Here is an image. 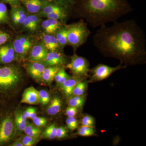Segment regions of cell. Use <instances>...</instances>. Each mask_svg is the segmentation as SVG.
Returning a JSON list of instances; mask_svg holds the SVG:
<instances>
[{
	"instance_id": "6da1fadb",
	"label": "cell",
	"mask_w": 146,
	"mask_h": 146,
	"mask_svg": "<svg viewBox=\"0 0 146 146\" xmlns=\"http://www.w3.org/2000/svg\"><path fill=\"white\" fill-rule=\"evenodd\" d=\"M95 47L106 56L126 65L145 62L146 39L143 31L133 19L100 27L93 37Z\"/></svg>"
},
{
	"instance_id": "7a4b0ae2",
	"label": "cell",
	"mask_w": 146,
	"mask_h": 146,
	"mask_svg": "<svg viewBox=\"0 0 146 146\" xmlns=\"http://www.w3.org/2000/svg\"><path fill=\"white\" fill-rule=\"evenodd\" d=\"M73 5L75 17L94 28L117 22L133 11L127 0H76Z\"/></svg>"
},
{
	"instance_id": "3957f363",
	"label": "cell",
	"mask_w": 146,
	"mask_h": 146,
	"mask_svg": "<svg viewBox=\"0 0 146 146\" xmlns=\"http://www.w3.org/2000/svg\"><path fill=\"white\" fill-rule=\"evenodd\" d=\"M68 29V44L76 51L87 41L91 32L88 27V24L83 19L69 25Z\"/></svg>"
},
{
	"instance_id": "277c9868",
	"label": "cell",
	"mask_w": 146,
	"mask_h": 146,
	"mask_svg": "<svg viewBox=\"0 0 146 146\" xmlns=\"http://www.w3.org/2000/svg\"><path fill=\"white\" fill-rule=\"evenodd\" d=\"M20 71L14 67L0 68V88L9 89L16 86L21 80Z\"/></svg>"
},
{
	"instance_id": "5b68a950",
	"label": "cell",
	"mask_w": 146,
	"mask_h": 146,
	"mask_svg": "<svg viewBox=\"0 0 146 146\" xmlns=\"http://www.w3.org/2000/svg\"><path fill=\"white\" fill-rule=\"evenodd\" d=\"M74 76L85 77L88 75L89 70L88 60L83 56H79L75 53L71 57V61L66 66Z\"/></svg>"
},
{
	"instance_id": "8992f818",
	"label": "cell",
	"mask_w": 146,
	"mask_h": 146,
	"mask_svg": "<svg viewBox=\"0 0 146 146\" xmlns=\"http://www.w3.org/2000/svg\"><path fill=\"white\" fill-rule=\"evenodd\" d=\"M125 67L126 66H122L121 65L112 67L104 64H99L90 71L92 75L89 82H93L104 80L116 71L124 69Z\"/></svg>"
},
{
	"instance_id": "52a82bcc",
	"label": "cell",
	"mask_w": 146,
	"mask_h": 146,
	"mask_svg": "<svg viewBox=\"0 0 146 146\" xmlns=\"http://www.w3.org/2000/svg\"><path fill=\"white\" fill-rule=\"evenodd\" d=\"M15 130L13 120L7 117L0 124V144L6 143L12 138Z\"/></svg>"
},
{
	"instance_id": "ba28073f",
	"label": "cell",
	"mask_w": 146,
	"mask_h": 146,
	"mask_svg": "<svg viewBox=\"0 0 146 146\" xmlns=\"http://www.w3.org/2000/svg\"><path fill=\"white\" fill-rule=\"evenodd\" d=\"M13 45L16 54L23 57L31 48L33 42L28 37L19 36L15 39Z\"/></svg>"
},
{
	"instance_id": "9c48e42d",
	"label": "cell",
	"mask_w": 146,
	"mask_h": 146,
	"mask_svg": "<svg viewBox=\"0 0 146 146\" xmlns=\"http://www.w3.org/2000/svg\"><path fill=\"white\" fill-rule=\"evenodd\" d=\"M67 59L63 54L58 51H50L42 63L46 66H60L67 62Z\"/></svg>"
},
{
	"instance_id": "30bf717a",
	"label": "cell",
	"mask_w": 146,
	"mask_h": 146,
	"mask_svg": "<svg viewBox=\"0 0 146 146\" xmlns=\"http://www.w3.org/2000/svg\"><path fill=\"white\" fill-rule=\"evenodd\" d=\"M16 54L12 43L0 47V64L11 63L16 59Z\"/></svg>"
},
{
	"instance_id": "8fae6325",
	"label": "cell",
	"mask_w": 146,
	"mask_h": 146,
	"mask_svg": "<svg viewBox=\"0 0 146 146\" xmlns=\"http://www.w3.org/2000/svg\"><path fill=\"white\" fill-rule=\"evenodd\" d=\"M21 102L30 105L38 104L40 103L39 91L33 86L27 88L23 93Z\"/></svg>"
},
{
	"instance_id": "7c38bea8",
	"label": "cell",
	"mask_w": 146,
	"mask_h": 146,
	"mask_svg": "<svg viewBox=\"0 0 146 146\" xmlns=\"http://www.w3.org/2000/svg\"><path fill=\"white\" fill-rule=\"evenodd\" d=\"M48 50L43 44L35 45L31 48L29 60L31 62H42L48 54Z\"/></svg>"
},
{
	"instance_id": "4fadbf2b",
	"label": "cell",
	"mask_w": 146,
	"mask_h": 146,
	"mask_svg": "<svg viewBox=\"0 0 146 146\" xmlns=\"http://www.w3.org/2000/svg\"><path fill=\"white\" fill-rule=\"evenodd\" d=\"M46 65L42 62H31L27 66L28 72L33 78L37 80H42V75Z\"/></svg>"
},
{
	"instance_id": "5bb4252c",
	"label": "cell",
	"mask_w": 146,
	"mask_h": 146,
	"mask_svg": "<svg viewBox=\"0 0 146 146\" xmlns=\"http://www.w3.org/2000/svg\"><path fill=\"white\" fill-rule=\"evenodd\" d=\"M63 22L58 20L48 18L42 23V27L47 34H55L56 33L64 26Z\"/></svg>"
},
{
	"instance_id": "9a60e30c",
	"label": "cell",
	"mask_w": 146,
	"mask_h": 146,
	"mask_svg": "<svg viewBox=\"0 0 146 146\" xmlns=\"http://www.w3.org/2000/svg\"><path fill=\"white\" fill-rule=\"evenodd\" d=\"M84 77L74 76L71 77L60 85L61 90L67 96H72L73 89L77 84L79 82L83 80Z\"/></svg>"
},
{
	"instance_id": "2e32d148",
	"label": "cell",
	"mask_w": 146,
	"mask_h": 146,
	"mask_svg": "<svg viewBox=\"0 0 146 146\" xmlns=\"http://www.w3.org/2000/svg\"><path fill=\"white\" fill-rule=\"evenodd\" d=\"M43 44L50 51H58L60 48L56 37L53 35L45 34L43 36Z\"/></svg>"
},
{
	"instance_id": "e0dca14e",
	"label": "cell",
	"mask_w": 146,
	"mask_h": 146,
	"mask_svg": "<svg viewBox=\"0 0 146 146\" xmlns=\"http://www.w3.org/2000/svg\"><path fill=\"white\" fill-rule=\"evenodd\" d=\"M61 67L60 66H48L42 75V80L46 83L50 84L54 80L55 76Z\"/></svg>"
},
{
	"instance_id": "ac0fdd59",
	"label": "cell",
	"mask_w": 146,
	"mask_h": 146,
	"mask_svg": "<svg viewBox=\"0 0 146 146\" xmlns=\"http://www.w3.org/2000/svg\"><path fill=\"white\" fill-rule=\"evenodd\" d=\"M68 29L66 26H64L55 34L60 46V49H63L68 44Z\"/></svg>"
},
{
	"instance_id": "d6986e66",
	"label": "cell",
	"mask_w": 146,
	"mask_h": 146,
	"mask_svg": "<svg viewBox=\"0 0 146 146\" xmlns=\"http://www.w3.org/2000/svg\"><path fill=\"white\" fill-rule=\"evenodd\" d=\"M24 4L28 11L31 13L39 12L44 5L41 0H25Z\"/></svg>"
},
{
	"instance_id": "ffe728a7",
	"label": "cell",
	"mask_w": 146,
	"mask_h": 146,
	"mask_svg": "<svg viewBox=\"0 0 146 146\" xmlns=\"http://www.w3.org/2000/svg\"><path fill=\"white\" fill-rule=\"evenodd\" d=\"M62 106V101L59 98L54 97L50 102L47 108V113L49 115H54L60 112Z\"/></svg>"
},
{
	"instance_id": "44dd1931",
	"label": "cell",
	"mask_w": 146,
	"mask_h": 146,
	"mask_svg": "<svg viewBox=\"0 0 146 146\" xmlns=\"http://www.w3.org/2000/svg\"><path fill=\"white\" fill-rule=\"evenodd\" d=\"M68 7H65L60 10L54 11L52 13L44 15V17L50 19L58 20L63 22L68 16Z\"/></svg>"
},
{
	"instance_id": "7402d4cb",
	"label": "cell",
	"mask_w": 146,
	"mask_h": 146,
	"mask_svg": "<svg viewBox=\"0 0 146 146\" xmlns=\"http://www.w3.org/2000/svg\"><path fill=\"white\" fill-rule=\"evenodd\" d=\"M65 7H68V6L63 5L59 3L47 5L43 8L41 12L39 13V14L40 16H43L44 15L60 10Z\"/></svg>"
},
{
	"instance_id": "603a6c76",
	"label": "cell",
	"mask_w": 146,
	"mask_h": 146,
	"mask_svg": "<svg viewBox=\"0 0 146 146\" xmlns=\"http://www.w3.org/2000/svg\"><path fill=\"white\" fill-rule=\"evenodd\" d=\"M25 134L28 136L38 138L42 133V130L36 125L27 123L24 131Z\"/></svg>"
},
{
	"instance_id": "cb8c5ba5",
	"label": "cell",
	"mask_w": 146,
	"mask_h": 146,
	"mask_svg": "<svg viewBox=\"0 0 146 146\" xmlns=\"http://www.w3.org/2000/svg\"><path fill=\"white\" fill-rule=\"evenodd\" d=\"M85 98L83 96H73L68 100L69 106L80 108L82 107L85 102Z\"/></svg>"
},
{
	"instance_id": "d4e9b609",
	"label": "cell",
	"mask_w": 146,
	"mask_h": 146,
	"mask_svg": "<svg viewBox=\"0 0 146 146\" xmlns=\"http://www.w3.org/2000/svg\"><path fill=\"white\" fill-rule=\"evenodd\" d=\"M70 77V76L68 74L65 72V68L64 67H61L55 76L54 80L56 83L60 86Z\"/></svg>"
},
{
	"instance_id": "484cf974",
	"label": "cell",
	"mask_w": 146,
	"mask_h": 146,
	"mask_svg": "<svg viewBox=\"0 0 146 146\" xmlns=\"http://www.w3.org/2000/svg\"><path fill=\"white\" fill-rule=\"evenodd\" d=\"M86 86L87 84L86 82L83 80L79 82L73 89L72 96H83L86 91Z\"/></svg>"
},
{
	"instance_id": "4316f807",
	"label": "cell",
	"mask_w": 146,
	"mask_h": 146,
	"mask_svg": "<svg viewBox=\"0 0 146 146\" xmlns=\"http://www.w3.org/2000/svg\"><path fill=\"white\" fill-rule=\"evenodd\" d=\"M56 129L57 127L54 124H52L48 127L43 132L42 136L44 138L49 139H54L56 138Z\"/></svg>"
},
{
	"instance_id": "83f0119b",
	"label": "cell",
	"mask_w": 146,
	"mask_h": 146,
	"mask_svg": "<svg viewBox=\"0 0 146 146\" xmlns=\"http://www.w3.org/2000/svg\"><path fill=\"white\" fill-rule=\"evenodd\" d=\"M95 133L94 127L82 125L78 129L77 131L78 135L84 137L93 136Z\"/></svg>"
},
{
	"instance_id": "f1b7e54d",
	"label": "cell",
	"mask_w": 146,
	"mask_h": 146,
	"mask_svg": "<svg viewBox=\"0 0 146 146\" xmlns=\"http://www.w3.org/2000/svg\"><path fill=\"white\" fill-rule=\"evenodd\" d=\"M8 11L5 4L0 3V23L8 21Z\"/></svg>"
},
{
	"instance_id": "f546056e",
	"label": "cell",
	"mask_w": 146,
	"mask_h": 146,
	"mask_svg": "<svg viewBox=\"0 0 146 146\" xmlns=\"http://www.w3.org/2000/svg\"><path fill=\"white\" fill-rule=\"evenodd\" d=\"M67 127L71 131L76 130L78 126L79 122L75 117H68L66 120Z\"/></svg>"
},
{
	"instance_id": "4dcf8cb0",
	"label": "cell",
	"mask_w": 146,
	"mask_h": 146,
	"mask_svg": "<svg viewBox=\"0 0 146 146\" xmlns=\"http://www.w3.org/2000/svg\"><path fill=\"white\" fill-rule=\"evenodd\" d=\"M40 103L42 105L48 104L50 100L49 94L46 90H42L39 91Z\"/></svg>"
},
{
	"instance_id": "1f68e13d",
	"label": "cell",
	"mask_w": 146,
	"mask_h": 146,
	"mask_svg": "<svg viewBox=\"0 0 146 146\" xmlns=\"http://www.w3.org/2000/svg\"><path fill=\"white\" fill-rule=\"evenodd\" d=\"M11 13H13L18 16V17L24 18V19H25L27 17L25 11L21 7L17 6L14 5L13 6H12Z\"/></svg>"
},
{
	"instance_id": "d6a6232c",
	"label": "cell",
	"mask_w": 146,
	"mask_h": 146,
	"mask_svg": "<svg viewBox=\"0 0 146 146\" xmlns=\"http://www.w3.org/2000/svg\"><path fill=\"white\" fill-rule=\"evenodd\" d=\"M37 138L26 135L23 137L21 141L24 146H32L36 143Z\"/></svg>"
},
{
	"instance_id": "836d02e7",
	"label": "cell",
	"mask_w": 146,
	"mask_h": 146,
	"mask_svg": "<svg viewBox=\"0 0 146 146\" xmlns=\"http://www.w3.org/2000/svg\"><path fill=\"white\" fill-rule=\"evenodd\" d=\"M82 125L94 127L95 125V120L93 117L90 115H86L82 119Z\"/></svg>"
},
{
	"instance_id": "e575fe53",
	"label": "cell",
	"mask_w": 146,
	"mask_h": 146,
	"mask_svg": "<svg viewBox=\"0 0 146 146\" xmlns=\"http://www.w3.org/2000/svg\"><path fill=\"white\" fill-rule=\"evenodd\" d=\"M33 121L35 125L38 127L45 126L47 123V121L46 118L37 116L33 119Z\"/></svg>"
},
{
	"instance_id": "d590c367",
	"label": "cell",
	"mask_w": 146,
	"mask_h": 146,
	"mask_svg": "<svg viewBox=\"0 0 146 146\" xmlns=\"http://www.w3.org/2000/svg\"><path fill=\"white\" fill-rule=\"evenodd\" d=\"M67 130L64 127L61 126L57 128L56 129V138H62L68 136Z\"/></svg>"
},
{
	"instance_id": "8d00e7d4",
	"label": "cell",
	"mask_w": 146,
	"mask_h": 146,
	"mask_svg": "<svg viewBox=\"0 0 146 146\" xmlns=\"http://www.w3.org/2000/svg\"><path fill=\"white\" fill-rule=\"evenodd\" d=\"M78 112L77 108L69 106L65 110V115L68 117H75Z\"/></svg>"
},
{
	"instance_id": "74e56055",
	"label": "cell",
	"mask_w": 146,
	"mask_h": 146,
	"mask_svg": "<svg viewBox=\"0 0 146 146\" xmlns=\"http://www.w3.org/2000/svg\"><path fill=\"white\" fill-rule=\"evenodd\" d=\"M23 25L24 27L26 29H27L31 31H34L33 27L32 24L31 23V15L27 16V17L25 18V20H24Z\"/></svg>"
},
{
	"instance_id": "f35d334b",
	"label": "cell",
	"mask_w": 146,
	"mask_h": 146,
	"mask_svg": "<svg viewBox=\"0 0 146 146\" xmlns=\"http://www.w3.org/2000/svg\"><path fill=\"white\" fill-rule=\"evenodd\" d=\"M10 38V35L8 33L0 31V46L8 42Z\"/></svg>"
},
{
	"instance_id": "ab89813d",
	"label": "cell",
	"mask_w": 146,
	"mask_h": 146,
	"mask_svg": "<svg viewBox=\"0 0 146 146\" xmlns=\"http://www.w3.org/2000/svg\"><path fill=\"white\" fill-rule=\"evenodd\" d=\"M15 121L21 123H27L26 117L24 116L23 114L19 112L16 113L15 115Z\"/></svg>"
},
{
	"instance_id": "60d3db41",
	"label": "cell",
	"mask_w": 146,
	"mask_h": 146,
	"mask_svg": "<svg viewBox=\"0 0 146 146\" xmlns=\"http://www.w3.org/2000/svg\"><path fill=\"white\" fill-rule=\"evenodd\" d=\"M32 24L34 31L36 30L38 27L39 23V18L36 15H31Z\"/></svg>"
},
{
	"instance_id": "b9f144b4",
	"label": "cell",
	"mask_w": 146,
	"mask_h": 146,
	"mask_svg": "<svg viewBox=\"0 0 146 146\" xmlns=\"http://www.w3.org/2000/svg\"><path fill=\"white\" fill-rule=\"evenodd\" d=\"M27 124V123H21L15 121V129H16V130L19 131H24Z\"/></svg>"
},
{
	"instance_id": "7bdbcfd3",
	"label": "cell",
	"mask_w": 146,
	"mask_h": 146,
	"mask_svg": "<svg viewBox=\"0 0 146 146\" xmlns=\"http://www.w3.org/2000/svg\"><path fill=\"white\" fill-rule=\"evenodd\" d=\"M36 110L34 108L30 107V111L29 118L33 119L36 117Z\"/></svg>"
},
{
	"instance_id": "ee69618b",
	"label": "cell",
	"mask_w": 146,
	"mask_h": 146,
	"mask_svg": "<svg viewBox=\"0 0 146 146\" xmlns=\"http://www.w3.org/2000/svg\"><path fill=\"white\" fill-rule=\"evenodd\" d=\"M57 1L59 3L66 6H68L67 4L68 3L72 2L74 4V0H57Z\"/></svg>"
},
{
	"instance_id": "f6af8a7d",
	"label": "cell",
	"mask_w": 146,
	"mask_h": 146,
	"mask_svg": "<svg viewBox=\"0 0 146 146\" xmlns=\"http://www.w3.org/2000/svg\"><path fill=\"white\" fill-rule=\"evenodd\" d=\"M11 146H24L23 144L22 143V141L20 140H18L15 141L14 143L11 145Z\"/></svg>"
},
{
	"instance_id": "bcb514c9",
	"label": "cell",
	"mask_w": 146,
	"mask_h": 146,
	"mask_svg": "<svg viewBox=\"0 0 146 146\" xmlns=\"http://www.w3.org/2000/svg\"><path fill=\"white\" fill-rule=\"evenodd\" d=\"M30 111V107L27 108L25 111L24 112L23 115L26 117L27 119L29 118Z\"/></svg>"
},
{
	"instance_id": "7dc6e473",
	"label": "cell",
	"mask_w": 146,
	"mask_h": 146,
	"mask_svg": "<svg viewBox=\"0 0 146 146\" xmlns=\"http://www.w3.org/2000/svg\"><path fill=\"white\" fill-rule=\"evenodd\" d=\"M3 1L6 2L10 3L11 4L15 5L17 3L18 0H3Z\"/></svg>"
}]
</instances>
